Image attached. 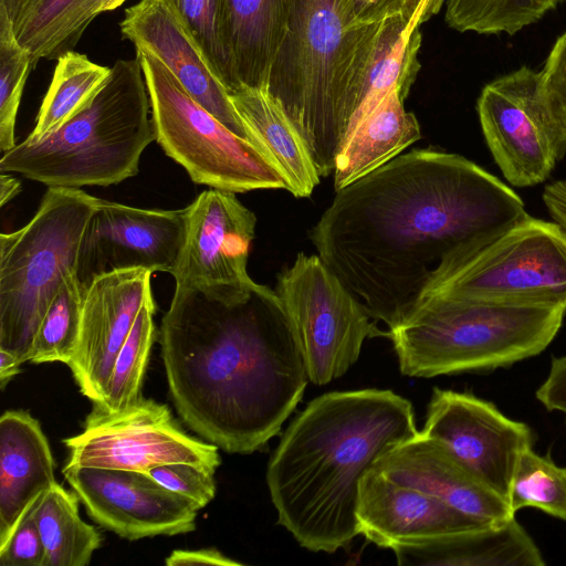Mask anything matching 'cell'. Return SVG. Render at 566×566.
Here are the masks:
<instances>
[{"mask_svg":"<svg viewBox=\"0 0 566 566\" xmlns=\"http://www.w3.org/2000/svg\"><path fill=\"white\" fill-rule=\"evenodd\" d=\"M274 291L315 385L343 376L358 359L366 338L388 337L318 255L298 253L279 274Z\"/></svg>","mask_w":566,"mask_h":566,"instance_id":"30bf717a","label":"cell"},{"mask_svg":"<svg viewBox=\"0 0 566 566\" xmlns=\"http://www.w3.org/2000/svg\"><path fill=\"white\" fill-rule=\"evenodd\" d=\"M159 340L179 416L228 453L264 447L310 380L280 297L252 279L176 285Z\"/></svg>","mask_w":566,"mask_h":566,"instance_id":"7a4b0ae2","label":"cell"},{"mask_svg":"<svg viewBox=\"0 0 566 566\" xmlns=\"http://www.w3.org/2000/svg\"><path fill=\"white\" fill-rule=\"evenodd\" d=\"M184 233V209H145L102 199L82 238L76 276L85 290L96 276L117 270L171 274Z\"/></svg>","mask_w":566,"mask_h":566,"instance_id":"9a60e30c","label":"cell"},{"mask_svg":"<svg viewBox=\"0 0 566 566\" xmlns=\"http://www.w3.org/2000/svg\"><path fill=\"white\" fill-rule=\"evenodd\" d=\"M397 563L439 566H543L537 545L515 517L432 543L392 549Z\"/></svg>","mask_w":566,"mask_h":566,"instance_id":"603a6c76","label":"cell"},{"mask_svg":"<svg viewBox=\"0 0 566 566\" xmlns=\"http://www.w3.org/2000/svg\"><path fill=\"white\" fill-rule=\"evenodd\" d=\"M21 191L20 181L7 172L0 175V206L3 207Z\"/></svg>","mask_w":566,"mask_h":566,"instance_id":"f6af8a7d","label":"cell"},{"mask_svg":"<svg viewBox=\"0 0 566 566\" xmlns=\"http://www.w3.org/2000/svg\"><path fill=\"white\" fill-rule=\"evenodd\" d=\"M442 443L476 479L509 503L512 478L531 429L469 392L434 388L421 431Z\"/></svg>","mask_w":566,"mask_h":566,"instance_id":"4fadbf2b","label":"cell"},{"mask_svg":"<svg viewBox=\"0 0 566 566\" xmlns=\"http://www.w3.org/2000/svg\"><path fill=\"white\" fill-rule=\"evenodd\" d=\"M119 27L123 38L129 40L136 51L154 54L199 105L232 133L258 146L237 113L229 92L163 0H140L127 8Z\"/></svg>","mask_w":566,"mask_h":566,"instance_id":"ac0fdd59","label":"cell"},{"mask_svg":"<svg viewBox=\"0 0 566 566\" xmlns=\"http://www.w3.org/2000/svg\"><path fill=\"white\" fill-rule=\"evenodd\" d=\"M536 398L547 410L566 416V355L552 359L548 376L537 389Z\"/></svg>","mask_w":566,"mask_h":566,"instance_id":"ab89813d","label":"cell"},{"mask_svg":"<svg viewBox=\"0 0 566 566\" xmlns=\"http://www.w3.org/2000/svg\"><path fill=\"white\" fill-rule=\"evenodd\" d=\"M101 198L49 187L21 229L0 234V349L22 364L62 284L77 272L82 238Z\"/></svg>","mask_w":566,"mask_h":566,"instance_id":"52a82bcc","label":"cell"},{"mask_svg":"<svg viewBox=\"0 0 566 566\" xmlns=\"http://www.w3.org/2000/svg\"><path fill=\"white\" fill-rule=\"evenodd\" d=\"M63 475L88 515L128 541L195 531L199 507L145 472L64 467Z\"/></svg>","mask_w":566,"mask_h":566,"instance_id":"5bb4252c","label":"cell"},{"mask_svg":"<svg viewBox=\"0 0 566 566\" xmlns=\"http://www.w3.org/2000/svg\"><path fill=\"white\" fill-rule=\"evenodd\" d=\"M106 0H23L14 32L34 67L40 59L57 60L81 39Z\"/></svg>","mask_w":566,"mask_h":566,"instance_id":"4316f807","label":"cell"},{"mask_svg":"<svg viewBox=\"0 0 566 566\" xmlns=\"http://www.w3.org/2000/svg\"><path fill=\"white\" fill-rule=\"evenodd\" d=\"M340 3L347 24L359 29L405 17L409 0H340Z\"/></svg>","mask_w":566,"mask_h":566,"instance_id":"f35d334b","label":"cell"},{"mask_svg":"<svg viewBox=\"0 0 566 566\" xmlns=\"http://www.w3.org/2000/svg\"><path fill=\"white\" fill-rule=\"evenodd\" d=\"M151 274L146 269L112 271L85 289L80 338L67 366L80 391L93 403L103 401L115 358L153 293Z\"/></svg>","mask_w":566,"mask_h":566,"instance_id":"e0dca14e","label":"cell"},{"mask_svg":"<svg viewBox=\"0 0 566 566\" xmlns=\"http://www.w3.org/2000/svg\"><path fill=\"white\" fill-rule=\"evenodd\" d=\"M565 316L564 308L548 304L433 295L388 337L403 375L489 371L541 354Z\"/></svg>","mask_w":566,"mask_h":566,"instance_id":"8992f818","label":"cell"},{"mask_svg":"<svg viewBox=\"0 0 566 566\" xmlns=\"http://www.w3.org/2000/svg\"><path fill=\"white\" fill-rule=\"evenodd\" d=\"M136 57L149 95L156 140L195 184L234 193L286 190L280 169L261 148L199 105L154 54L136 51Z\"/></svg>","mask_w":566,"mask_h":566,"instance_id":"ba28073f","label":"cell"},{"mask_svg":"<svg viewBox=\"0 0 566 566\" xmlns=\"http://www.w3.org/2000/svg\"><path fill=\"white\" fill-rule=\"evenodd\" d=\"M509 505L515 514L535 507L566 522V468L549 455H539L532 447L517 461L509 493Z\"/></svg>","mask_w":566,"mask_h":566,"instance_id":"e575fe53","label":"cell"},{"mask_svg":"<svg viewBox=\"0 0 566 566\" xmlns=\"http://www.w3.org/2000/svg\"><path fill=\"white\" fill-rule=\"evenodd\" d=\"M44 557V545L29 510L8 539L0 545V565L43 566Z\"/></svg>","mask_w":566,"mask_h":566,"instance_id":"8d00e7d4","label":"cell"},{"mask_svg":"<svg viewBox=\"0 0 566 566\" xmlns=\"http://www.w3.org/2000/svg\"><path fill=\"white\" fill-rule=\"evenodd\" d=\"M420 25L405 17L380 24L357 75L350 133L391 91L399 88L402 96L407 97L420 70Z\"/></svg>","mask_w":566,"mask_h":566,"instance_id":"d4e9b609","label":"cell"},{"mask_svg":"<svg viewBox=\"0 0 566 566\" xmlns=\"http://www.w3.org/2000/svg\"><path fill=\"white\" fill-rule=\"evenodd\" d=\"M433 295L566 311V231L528 216L468 251Z\"/></svg>","mask_w":566,"mask_h":566,"instance_id":"9c48e42d","label":"cell"},{"mask_svg":"<svg viewBox=\"0 0 566 566\" xmlns=\"http://www.w3.org/2000/svg\"><path fill=\"white\" fill-rule=\"evenodd\" d=\"M78 501L75 492L55 483L31 506L45 549L43 566H86L99 548L103 537L81 518Z\"/></svg>","mask_w":566,"mask_h":566,"instance_id":"83f0119b","label":"cell"},{"mask_svg":"<svg viewBox=\"0 0 566 566\" xmlns=\"http://www.w3.org/2000/svg\"><path fill=\"white\" fill-rule=\"evenodd\" d=\"M185 233L171 273L176 285L248 282L247 264L256 217L234 192L210 189L184 208Z\"/></svg>","mask_w":566,"mask_h":566,"instance_id":"2e32d148","label":"cell"},{"mask_svg":"<svg viewBox=\"0 0 566 566\" xmlns=\"http://www.w3.org/2000/svg\"><path fill=\"white\" fill-rule=\"evenodd\" d=\"M56 61L36 124L28 139H39L57 129L96 95L111 74V67L74 51Z\"/></svg>","mask_w":566,"mask_h":566,"instance_id":"f1b7e54d","label":"cell"},{"mask_svg":"<svg viewBox=\"0 0 566 566\" xmlns=\"http://www.w3.org/2000/svg\"><path fill=\"white\" fill-rule=\"evenodd\" d=\"M566 0H446L444 20L459 32L514 35Z\"/></svg>","mask_w":566,"mask_h":566,"instance_id":"4dcf8cb0","label":"cell"},{"mask_svg":"<svg viewBox=\"0 0 566 566\" xmlns=\"http://www.w3.org/2000/svg\"><path fill=\"white\" fill-rule=\"evenodd\" d=\"M356 517L359 534L390 549L423 545L490 525L373 469L360 482Z\"/></svg>","mask_w":566,"mask_h":566,"instance_id":"d6986e66","label":"cell"},{"mask_svg":"<svg viewBox=\"0 0 566 566\" xmlns=\"http://www.w3.org/2000/svg\"><path fill=\"white\" fill-rule=\"evenodd\" d=\"M446 0H409L405 18L418 25L437 14Z\"/></svg>","mask_w":566,"mask_h":566,"instance_id":"7bdbcfd3","label":"cell"},{"mask_svg":"<svg viewBox=\"0 0 566 566\" xmlns=\"http://www.w3.org/2000/svg\"><path fill=\"white\" fill-rule=\"evenodd\" d=\"M126 0H106L103 12L105 11H112L117 9L119 6H122Z\"/></svg>","mask_w":566,"mask_h":566,"instance_id":"bcb514c9","label":"cell"},{"mask_svg":"<svg viewBox=\"0 0 566 566\" xmlns=\"http://www.w3.org/2000/svg\"><path fill=\"white\" fill-rule=\"evenodd\" d=\"M22 0H0V150L15 144L14 128L23 88L31 66L29 52L20 45L14 21Z\"/></svg>","mask_w":566,"mask_h":566,"instance_id":"836d02e7","label":"cell"},{"mask_svg":"<svg viewBox=\"0 0 566 566\" xmlns=\"http://www.w3.org/2000/svg\"><path fill=\"white\" fill-rule=\"evenodd\" d=\"M21 365L22 363L13 354L0 349V388L2 390L20 373Z\"/></svg>","mask_w":566,"mask_h":566,"instance_id":"ee69618b","label":"cell"},{"mask_svg":"<svg viewBox=\"0 0 566 566\" xmlns=\"http://www.w3.org/2000/svg\"><path fill=\"white\" fill-rule=\"evenodd\" d=\"M476 112L488 148L514 187L544 182L566 155V133L545 93L542 71L523 65L488 83Z\"/></svg>","mask_w":566,"mask_h":566,"instance_id":"8fae6325","label":"cell"},{"mask_svg":"<svg viewBox=\"0 0 566 566\" xmlns=\"http://www.w3.org/2000/svg\"><path fill=\"white\" fill-rule=\"evenodd\" d=\"M418 432L412 405L391 390L333 391L313 399L268 464L279 524L311 552L346 547L359 534L363 478Z\"/></svg>","mask_w":566,"mask_h":566,"instance_id":"3957f363","label":"cell"},{"mask_svg":"<svg viewBox=\"0 0 566 566\" xmlns=\"http://www.w3.org/2000/svg\"><path fill=\"white\" fill-rule=\"evenodd\" d=\"M231 48L238 81L268 86L283 42L291 0H227Z\"/></svg>","mask_w":566,"mask_h":566,"instance_id":"484cf974","label":"cell"},{"mask_svg":"<svg viewBox=\"0 0 566 566\" xmlns=\"http://www.w3.org/2000/svg\"><path fill=\"white\" fill-rule=\"evenodd\" d=\"M63 442L65 467L148 473L161 464L189 463L214 473L221 464L216 444L189 436L166 405L143 397L113 412L93 403L82 432Z\"/></svg>","mask_w":566,"mask_h":566,"instance_id":"7c38bea8","label":"cell"},{"mask_svg":"<svg viewBox=\"0 0 566 566\" xmlns=\"http://www.w3.org/2000/svg\"><path fill=\"white\" fill-rule=\"evenodd\" d=\"M230 99L254 143L274 161L296 198L310 197L319 182L311 154L268 86L241 84Z\"/></svg>","mask_w":566,"mask_h":566,"instance_id":"7402d4cb","label":"cell"},{"mask_svg":"<svg viewBox=\"0 0 566 566\" xmlns=\"http://www.w3.org/2000/svg\"><path fill=\"white\" fill-rule=\"evenodd\" d=\"M373 470L485 524L501 525L515 517L506 500L476 479L442 443L421 431L387 451Z\"/></svg>","mask_w":566,"mask_h":566,"instance_id":"ffe728a7","label":"cell"},{"mask_svg":"<svg viewBox=\"0 0 566 566\" xmlns=\"http://www.w3.org/2000/svg\"><path fill=\"white\" fill-rule=\"evenodd\" d=\"M198 45L227 91L240 86L231 48L227 0H163Z\"/></svg>","mask_w":566,"mask_h":566,"instance_id":"f546056e","label":"cell"},{"mask_svg":"<svg viewBox=\"0 0 566 566\" xmlns=\"http://www.w3.org/2000/svg\"><path fill=\"white\" fill-rule=\"evenodd\" d=\"M530 214L468 158L413 149L336 191L310 233L323 263L388 331L472 248Z\"/></svg>","mask_w":566,"mask_h":566,"instance_id":"6da1fadb","label":"cell"},{"mask_svg":"<svg viewBox=\"0 0 566 566\" xmlns=\"http://www.w3.org/2000/svg\"><path fill=\"white\" fill-rule=\"evenodd\" d=\"M159 484L205 507L216 495L214 473L189 463H167L148 471Z\"/></svg>","mask_w":566,"mask_h":566,"instance_id":"d590c367","label":"cell"},{"mask_svg":"<svg viewBox=\"0 0 566 566\" xmlns=\"http://www.w3.org/2000/svg\"><path fill=\"white\" fill-rule=\"evenodd\" d=\"M399 88L391 91L355 126L334 168V189L347 187L382 167L421 137L413 113L403 106Z\"/></svg>","mask_w":566,"mask_h":566,"instance_id":"cb8c5ba5","label":"cell"},{"mask_svg":"<svg viewBox=\"0 0 566 566\" xmlns=\"http://www.w3.org/2000/svg\"><path fill=\"white\" fill-rule=\"evenodd\" d=\"M54 460L45 434L28 411L0 418V545L34 502L55 483Z\"/></svg>","mask_w":566,"mask_h":566,"instance_id":"44dd1931","label":"cell"},{"mask_svg":"<svg viewBox=\"0 0 566 566\" xmlns=\"http://www.w3.org/2000/svg\"><path fill=\"white\" fill-rule=\"evenodd\" d=\"M155 312L156 304L151 293L145 300L115 358L103 401L95 405L113 412L129 407L142 397L140 388L156 338Z\"/></svg>","mask_w":566,"mask_h":566,"instance_id":"1f68e13d","label":"cell"},{"mask_svg":"<svg viewBox=\"0 0 566 566\" xmlns=\"http://www.w3.org/2000/svg\"><path fill=\"white\" fill-rule=\"evenodd\" d=\"M381 23L350 28L340 0H291L287 28L268 82L328 176L352 128L358 72Z\"/></svg>","mask_w":566,"mask_h":566,"instance_id":"277c9868","label":"cell"},{"mask_svg":"<svg viewBox=\"0 0 566 566\" xmlns=\"http://www.w3.org/2000/svg\"><path fill=\"white\" fill-rule=\"evenodd\" d=\"M84 292L76 275L62 284L35 332L29 361L71 363L80 338Z\"/></svg>","mask_w":566,"mask_h":566,"instance_id":"d6a6232c","label":"cell"},{"mask_svg":"<svg viewBox=\"0 0 566 566\" xmlns=\"http://www.w3.org/2000/svg\"><path fill=\"white\" fill-rule=\"evenodd\" d=\"M542 75L549 104L566 133V32L551 50Z\"/></svg>","mask_w":566,"mask_h":566,"instance_id":"74e56055","label":"cell"},{"mask_svg":"<svg viewBox=\"0 0 566 566\" xmlns=\"http://www.w3.org/2000/svg\"><path fill=\"white\" fill-rule=\"evenodd\" d=\"M156 140L139 60H118L96 95L54 132L2 153L1 172L49 187L111 186L138 172Z\"/></svg>","mask_w":566,"mask_h":566,"instance_id":"5b68a950","label":"cell"},{"mask_svg":"<svg viewBox=\"0 0 566 566\" xmlns=\"http://www.w3.org/2000/svg\"><path fill=\"white\" fill-rule=\"evenodd\" d=\"M167 566L179 565H218L240 566V562L233 560L216 548L176 549L165 560Z\"/></svg>","mask_w":566,"mask_h":566,"instance_id":"60d3db41","label":"cell"},{"mask_svg":"<svg viewBox=\"0 0 566 566\" xmlns=\"http://www.w3.org/2000/svg\"><path fill=\"white\" fill-rule=\"evenodd\" d=\"M542 198L553 221L566 231V180L546 185Z\"/></svg>","mask_w":566,"mask_h":566,"instance_id":"b9f144b4","label":"cell"}]
</instances>
